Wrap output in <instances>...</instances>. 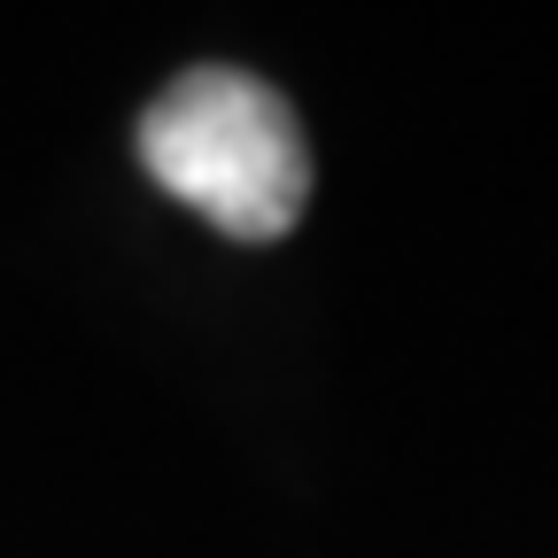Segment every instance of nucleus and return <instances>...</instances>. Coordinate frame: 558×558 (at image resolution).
Wrapping results in <instances>:
<instances>
[{"instance_id":"nucleus-1","label":"nucleus","mask_w":558,"mask_h":558,"mask_svg":"<svg viewBox=\"0 0 558 558\" xmlns=\"http://www.w3.org/2000/svg\"><path fill=\"white\" fill-rule=\"evenodd\" d=\"M140 163L163 194L202 209L233 241H279L303 218L311 148L295 109L248 70H186L140 117Z\"/></svg>"}]
</instances>
